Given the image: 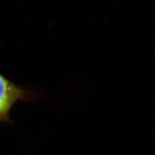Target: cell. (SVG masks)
<instances>
[{"label": "cell", "instance_id": "6da1fadb", "mask_svg": "<svg viewBox=\"0 0 155 155\" xmlns=\"http://www.w3.org/2000/svg\"><path fill=\"white\" fill-rule=\"evenodd\" d=\"M40 91L18 85L0 72V123H12L11 113L19 102H34Z\"/></svg>", "mask_w": 155, "mask_h": 155}]
</instances>
